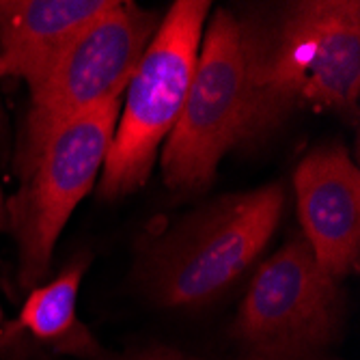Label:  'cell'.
Segmentation results:
<instances>
[{
    "label": "cell",
    "instance_id": "obj_1",
    "mask_svg": "<svg viewBox=\"0 0 360 360\" xmlns=\"http://www.w3.org/2000/svg\"><path fill=\"white\" fill-rule=\"evenodd\" d=\"M238 20L246 82L242 143H257L298 108L356 117L360 97V5L298 0Z\"/></svg>",
    "mask_w": 360,
    "mask_h": 360
},
{
    "label": "cell",
    "instance_id": "obj_2",
    "mask_svg": "<svg viewBox=\"0 0 360 360\" xmlns=\"http://www.w3.org/2000/svg\"><path fill=\"white\" fill-rule=\"evenodd\" d=\"M285 205L281 181L229 194L153 240L141 278L160 307H203L220 298L272 240Z\"/></svg>",
    "mask_w": 360,
    "mask_h": 360
},
{
    "label": "cell",
    "instance_id": "obj_3",
    "mask_svg": "<svg viewBox=\"0 0 360 360\" xmlns=\"http://www.w3.org/2000/svg\"><path fill=\"white\" fill-rule=\"evenodd\" d=\"M160 26L155 11L121 3L91 22L52 68L32 84L30 106L18 141L15 169L24 177L65 123L117 97L132 80Z\"/></svg>",
    "mask_w": 360,
    "mask_h": 360
},
{
    "label": "cell",
    "instance_id": "obj_4",
    "mask_svg": "<svg viewBox=\"0 0 360 360\" xmlns=\"http://www.w3.org/2000/svg\"><path fill=\"white\" fill-rule=\"evenodd\" d=\"M210 7L207 0H175L160 20L125 89L123 117L102 167V199H119L147 184L158 147L184 110Z\"/></svg>",
    "mask_w": 360,
    "mask_h": 360
},
{
    "label": "cell",
    "instance_id": "obj_5",
    "mask_svg": "<svg viewBox=\"0 0 360 360\" xmlns=\"http://www.w3.org/2000/svg\"><path fill=\"white\" fill-rule=\"evenodd\" d=\"M123 97L72 119L52 134L22 188L5 203L18 242V283L35 289L50 272L58 236L93 188L115 139Z\"/></svg>",
    "mask_w": 360,
    "mask_h": 360
},
{
    "label": "cell",
    "instance_id": "obj_6",
    "mask_svg": "<svg viewBox=\"0 0 360 360\" xmlns=\"http://www.w3.org/2000/svg\"><path fill=\"white\" fill-rule=\"evenodd\" d=\"M339 281L326 274L302 236L261 264L229 337L236 360H317L337 335Z\"/></svg>",
    "mask_w": 360,
    "mask_h": 360
},
{
    "label": "cell",
    "instance_id": "obj_7",
    "mask_svg": "<svg viewBox=\"0 0 360 360\" xmlns=\"http://www.w3.org/2000/svg\"><path fill=\"white\" fill-rule=\"evenodd\" d=\"M246 82L238 20L218 9L205 30L184 110L162 151V175L169 188H205L222 155L242 145Z\"/></svg>",
    "mask_w": 360,
    "mask_h": 360
},
{
    "label": "cell",
    "instance_id": "obj_8",
    "mask_svg": "<svg viewBox=\"0 0 360 360\" xmlns=\"http://www.w3.org/2000/svg\"><path fill=\"white\" fill-rule=\"evenodd\" d=\"M302 238L319 268L341 281L360 266V173L345 145L311 149L293 173Z\"/></svg>",
    "mask_w": 360,
    "mask_h": 360
},
{
    "label": "cell",
    "instance_id": "obj_9",
    "mask_svg": "<svg viewBox=\"0 0 360 360\" xmlns=\"http://www.w3.org/2000/svg\"><path fill=\"white\" fill-rule=\"evenodd\" d=\"M117 0H0V80L35 84Z\"/></svg>",
    "mask_w": 360,
    "mask_h": 360
},
{
    "label": "cell",
    "instance_id": "obj_10",
    "mask_svg": "<svg viewBox=\"0 0 360 360\" xmlns=\"http://www.w3.org/2000/svg\"><path fill=\"white\" fill-rule=\"evenodd\" d=\"M84 272L86 259L80 257L48 285L30 289L15 328L28 330L35 339L50 343L63 354L97 356L100 347L76 315L78 289Z\"/></svg>",
    "mask_w": 360,
    "mask_h": 360
},
{
    "label": "cell",
    "instance_id": "obj_11",
    "mask_svg": "<svg viewBox=\"0 0 360 360\" xmlns=\"http://www.w3.org/2000/svg\"><path fill=\"white\" fill-rule=\"evenodd\" d=\"M106 360H199V358L184 356L181 352H175L169 347H151V349H141V352L123 354V356L106 358Z\"/></svg>",
    "mask_w": 360,
    "mask_h": 360
},
{
    "label": "cell",
    "instance_id": "obj_12",
    "mask_svg": "<svg viewBox=\"0 0 360 360\" xmlns=\"http://www.w3.org/2000/svg\"><path fill=\"white\" fill-rule=\"evenodd\" d=\"M7 229H9L7 210H5V205H0V231H7Z\"/></svg>",
    "mask_w": 360,
    "mask_h": 360
},
{
    "label": "cell",
    "instance_id": "obj_13",
    "mask_svg": "<svg viewBox=\"0 0 360 360\" xmlns=\"http://www.w3.org/2000/svg\"><path fill=\"white\" fill-rule=\"evenodd\" d=\"M0 205H5V199H3V190H0Z\"/></svg>",
    "mask_w": 360,
    "mask_h": 360
},
{
    "label": "cell",
    "instance_id": "obj_14",
    "mask_svg": "<svg viewBox=\"0 0 360 360\" xmlns=\"http://www.w3.org/2000/svg\"><path fill=\"white\" fill-rule=\"evenodd\" d=\"M0 323H3V309H0Z\"/></svg>",
    "mask_w": 360,
    "mask_h": 360
}]
</instances>
